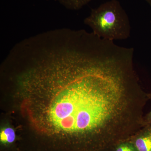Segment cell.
I'll use <instances>...</instances> for the list:
<instances>
[{
  "label": "cell",
  "instance_id": "1",
  "mask_svg": "<svg viewBox=\"0 0 151 151\" xmlns=\"http://www.w3.org/2000/svg\"><path fill=\"white\" fill-rule=\"evenodd\" d=\"M92 45L28 70L17 94L23 114L39 133L107 151L132 131L139 97L122 58L108 47Z\"/></svg>",
  "mask_w": 151,
  "mask_h": 151
},
{
  "label": "cell",
  "instance_id": "2",
  "mask_svg": "<svg viewBox=\"0 0 151 151\" xmlns=\"http://www.w3.org/2000/svg\"><path fill=\"white\" fill-rule=\"evenodd\" d=\"M84 22L95 35L107 40L127 39L131 34L129 17L118 0H110L93 9Z\"/></svg>",
  "mask_w": 151,
  "mask_h": 151
},
{
  "label": "cell",
  "instance_id": "3",
  "mask_svg": "<svg viewBox=\"0 0 151 151\" xmlns=\"http://www.w3.org/2000/svg\"><path fill=\"white\" fill-rule=\"evenodd\" d=\"M138 151H151V129L146 131L135 140Z\"/></svg>",
  "mask_w": 151,
  "mask_h": 151
},
{
  "label": "cell",
  "instance_id": "4",
  "mask_svg": "<svg viewBox=\"0 0 151 151\" xmlns=\"http://www.w3.org/2000/svg\"><path fill=\"white\" fill-rule=\"evenodd\" d=\"M15 139V132L12 127H5L1 130L0 139L2 144L4 145L12 144L14 142Z\"/></svg>",
  "mask_w": 151,
  "mask_h": 151
},
{
  "label": "cell",
  "instance_id": "5",
  "mask_svg": "<svg viewBox=\"0 0 151 151\" xmlns=\"http://www.w3.org/2000/svg\"><path fill=\"white\" fill-rule=\"evenodd\" d=\"M68 9L77 10L88 4L91 0H58Z\"/></svg>",
  "mask_w": 151,
  "mask_h": 151
},
{
  "label": "cell",
  "instance_id": "6",
  "mask_svg": "<svg viewBox=\"0 0 151 151\" xmlns=\"http://www.w3.org/2000/svg\"><path fill=\"white\" fill-rule=\"evenodd\" d=\"M115 151H138L134 145L129 143H121L116 147Z\"/></svg>",
  "mask_w": 151,
  "mask_h": 151
},
{
  "label": "cell",
  "instance_id": "7",
  "mask_svg": "<svg viewBox=\"0 0 151 151\" xmlns=\"http://www.w3.org/2000/svg\"><path fill=\"white\" fill-rule=\"evenodd\" d=\"M146 1L149 4V5L150 6L151 8V0H146Z\"/></svg>",
  "mask_w": 151,
  "mask_h": 151
},
{
  "label": "cell",
  "instance_id": "8",
  "mask_svg": "<svg viewBox=\"0 0 151 151\" xmlns=\"http://www.w3.org/2000/svg\"><path fill=\"white\" fill-rule=\"evenodd\" d=\"M150 120L151 121V111L150 112Z\"/></svg>",
  "mask_w": 151,
  "mask_h": 151
}]
</instances>
